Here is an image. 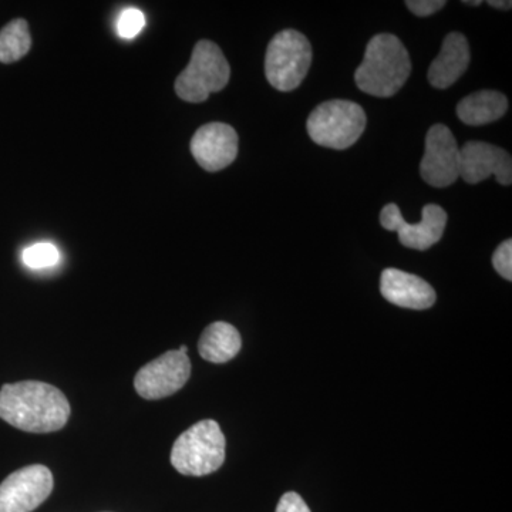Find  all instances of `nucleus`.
Segmentation results:
<instances>
[{
    "instance_id": "1",
    "label": "nucleus",
    "mask_w": 512,
    "mask_h": 512,
    "mask_svg": "<svg viewBox=\"0 0 512 512\" xmlns=\"http://www.w3.org/2000/svg\"><path fill=\"white\" fill-rule=\"evenodd\" d=\"M70 403L49 383L18 382L0 389V419L28 433L62 430L70 417Z\"/></svg>"
},
{
    "instance_id": "2",
    "label": "nucleus",
    "mask_w": 512,
    "mask_h": 512,
    "mask_svg": "<svg viewBox=\"0 0 512 512\" xmlns=\"http://www.w3.org/2000/svg\"><path fill=\"white\" fill-rule=\"evenodd\" d=\"M412 74V60L399 37L382 33L367 43L363 62L357 67L355 82L373 97H393Z\"/></svg>"
},
{
    "instance_id": "3",
    "label": "nucleus",
    "mask_w": 512,
    "mask_h": 512,
    "mask_svg": "<svg viewBox=\"0 0 512 512\" xmlns=\"http://www.w3.org/2000/svg\"><path fill=\"white\" fill-rule=\"evenodd\" d=\"M225 436L215 420H202L184 431L171 450V464L183 476L202 477L220 470Z\"/></svg>"
},
{
    "instance_id": "4",
    "label": "nucleus",
    "mask_w": 512,
    "mask_h": 512,
    "mask_svg": "<svg viewBox=\"0 0 512 512\" xmlns=\"http://www.w3.org/2000/svg\"><path fill=\"white\" fill-rule=\"evenodd\" d=\"M366 123L365 110L359 104L349 100H330L312 111L306 128L318 146L346 150L362 137Z\"/></svg>"
},
{
    "instance_id": "5",
    "label": "nucleus",
    "mask_w": 512,
    "mask_h": 512,
    "mask_svg": "<svg viewBox=\"0 0 512 512\" xmlns=\"http://www.w3.org/2000/svg\"><path fill=\"white\" fill-rule=\"evenodd\" d=\"M231 67L220 47L211 40H200L194 47L190 63L175 80V92L188 103H202L212 93L225 89Z\"/></svg>"
},
{
    "instance_id": "6",
    "label": "nucleus",
    "mask_w": 512,
    "mask_h": 512,
    "mask_svg": "<svg viewBox=\"0 0 512 512\" xmlns=\"http://www.w3.org/2000/svg\"><path fill=\"white\" fill-rule=\"evenodd\" d=\"M311 64L312 46L306 36L298 30H282L266 49V80L279 92H292L301 86Z\"/></svg>"
},
{
    "instance_id": "7",
    "label": "nucleus",
    "mask_w": 512,
    "mask_h": 512,
    "mask_svg": "<svg viewBox=\"0 0 512 512\" xmlns=\"http://www.w3.org/2000/svg\"><path fill=\"white\" fill-rule=\"evenodd\" d=\"M53 491V474L42 464L23 467L0 484V512H32Z\"/></svg>"
},
{
    "instance_id": "8",
    "label": "nucleus",
    "mask_w": 512,
    "mask_h": 512,
    "mask_svg": "<svg viewBox=\"0 0 512 512\" xmlns=\"http://www.w3.org/2000/svg\"><path fill=\"white\" fill-rule=\"evenodd\" d=\"M191 376L187 355L170 350L138 370L134 387L143 399L160 400L183 389Z\"/></svg>"
},
{
    "instance_id": "9",
    "label": "nucleus",
    "mask_w": 512,
    "mask_h": 512,
    "mask_svg": "<svg viewBox=\"0 0 512 512\" xmlns=\"http://www.w3.org/2000/svg\"><path fill=\"white\" fill-rule=\"evenodd\" d=\"M380 224L387 231H396L404 247L426 251L443 237L447 212L440 205L427 204L421 212L419 224L412 225L404 220L396 204H387L380 212Z\"/></svg>"
},
{
    "instance_id": "10",
    "label": "nucleus",
    "mask_w": 512,
    "mask_h": 512,
    "mask_svg": "<svg viewBox=\"0 0 512 512\" xmlns=\"http://www.w3.org/2000/svg\"><path fill=\"white\" fill-rule=\"evenodd\" d=\"M420 174L434 188H446L460 177V148L450 128L444 124H436L427 133Z\"/></svg>"
},
{
    "instance_id": "11",
    "label": "nucleus",
    "mask_w": 512,
    "mask_h": 512,
    "mask_svg": "<svg viewBox=\"0 0 512 512\" xmlns=\"http://www.w3.org/2000/svg\"><path fill=\"white\" fill-rule=\"evenodd\" d=\"M491 175L501 185L512 183V160L503 148L483 141H468L460 150V177L468 184H478Z\"/></svg>"
},
{
    "instance_id": "12",
    "label": "nucleus",
    "mask_w": 512,
    "mask_h": 512,
    "mask_svg": "<svg viewBox=\"0 0 512 512\" xmlns=\"http://www.w3.org/2000/svg\"><path fill=\"white\" fill-rule=\"evenodd\" d=\"M191 153L205 171L224 170L238 156L237 131L225 123L205 124L192 137Z\"/></svg>"
},
{
    "instance_id": "13",
    "label": "nucleus",
    "mask_w": 512,
    "mask_h": 512,
    "mask_svg": "<svg viewBox=\"0 0 512 512\" xmlns=\"http://www.w3.org/2000/svg\"><path fill=\"white\" fill-rule=\"evenodd\" d=\"M383 298L400 308L424 311L436 302V291L419 276L407 274L396 268L384 269L380 276Z\"/></svg>"
},
{
    "instance_id": "14",
    "label": "nucleus",
    "mask_w": 512,
    "mask_h": 512,
    "mask_svg": "<svg viewBox=\"0 0 512 512\" xmlns=\"http://www.w3.org/2000/svg\"><path fill=\"white\" fill-rule=\"evenodd\" d=\"M470 60V46L466 36L458 32L450 33L443 40L439 56L431 63L427 79L436 89H448L466 73Z\"/></svg>"
},
{
    "instance_id": "15",
    "label": "nucleus",
    "mask_w": 512,
    "mask_h": 512,
    "mask_svg": "<svg viewBox=\"0 0 512 512\" xmlns=\"http://www.w3.org/2000/svg\"><path fill=\"white\" fill-rule=\"evenodd\" d=\"M508 100L495 90H481L458 103L457 116L467 126H484L500 120L507 113Z\"/></svg>"
},
{
    "instance_id": "16",
    "label": "nucleus",
    "mask_w": 512,
    "mask_h": 512,
    "mask_svg": "<svg viewBox=\"0 0 512 512\" xmlns=\"http://www.w3.org/2000/svg\"><path fill=\"white\" fill-rule=\"evenodd\" d=\"M242 348L241 335L237 328L227 322L211 323L202 332L198 350L202 359L211 363H227L238 355Z\"/></svg>"
},
{
    "instance_id": "17",
    "label": "nucleus",
    "mask_w": 512,
    "mask_h": 512,
    "mask_svg": "<svg viewBox=\"0 0 512 512\" xmlns=\"http://www.w3.org/2000/svg\"><path fill=\"white\" fill-rule=\"evenodd\" d=\"M32 47L29 25L26 20L15 19L0 30V62L15 63L28 55Z\"/></svg>"
},
{
    "instance_id": "18",
    "label": "nucleus",
    "mask_w": 512,
    "mask_h": 512,
    "mask_svg": "<svg viewBox=\"0 0 512 512\" xmlns=\"http://www.w3.org/2000/svg\"><path fill=\"white\" fill-rule=\"evenodd\" d=\"M23 264L30 269L52 268L59 264L60 252L53 244H35L26 248L22 254Z\"/></svg>"
},
{
    "instance_id": "19",
    "label": "nucleus",
    "mask_w": 512,
    "mask_h": 512,
    "mask_svg": "<svg viewBox=\"0 0 512 512\" xmlns=\"http://www.w3.org/2000/svg\"><path fill=\"white\" fill-rule=\"evenodd\" d=\"M146 26L143 12L136 8L124 9L117 20V33L121 39H134Z\"/></svg>"
},
{
    "instance_id": "20",
    "label": "nucleus",
    "mask_w": 512,
    "mask_h": 512,
    "mask_svg": "<svg viewBox=\"0 0 512 512\" xmlns=\"http://www.w3.org/2000/svg\"><path fill=\"white\" fill-rule=\"evenodd\" d=\"M493 265L498 272L507 281H512V241L507 239L503 244L495 249L493 255Z\"/></svg>"
},
{
    "instance_id": "21",
    "label": "nucleus",
    "mask_w": 512,
    "mask_h": 512,
    "mask_svg": "<svg viewBox=\"0 0 512 512\" xmlns=\"http://www.w3.org/2000/svg\"><path fill=\"white\" fill-rule=\"evenodd\" d=\"M447 5L446 0H407L406 6L416 16L420 18H427V16L434 15Z\"/></svg>"
},
{
    "instance_id": "22",
    "label": "nucleus",
    "mask_w": 512,
    "mask_h": 512,
    "mask_svg": "<svg viewBox=\"0 0 512 512\" xmlns=\"http://www.w3.org/2000/svg\"><path fill=\"white\" fill-rule=\"evenodd\" d=\"M276 512H311L308 504L303 501L301 495L296 493H286L279 500Z\"/></svg>"
},
{
    "instance_id": "23",
    "label": "nucleus",
    "mask_w": 512,
    "mask_h": 512,
    "mask_svg": "<svg viewBox=\"0 0 512 512\" xmlns=\"http://www.w3.org/2000/svg\"><path fill=\"white\" fill-rule=\"evenodd\" d=\"M488 5L493 6L495 9H501V10H510L512 8V3L510 0H490L488 2Z\"/></svg>"
},
{
    "instance_id": "24",
    "label": "nucleus",
    "mask_w": 512,
    "mask_h": 512,
    "mask_svg": "<svg viewBox=\"0 0 512 512\" xmlns=\"http://www.w3.org/2000/svg\"><path fill=\"white\" fill-rule=\"evenodd\" d=\"M481 0H476V2H468V0H463V5H468V6H480L481 5Z\"/></svg>"
},
{
    "instance_id": "25",
    "label": "nucleus",
    "mask_w": 512,
    "mask_h": 512,
    "mask_svg": "<svg viewBox=\"0 0 512 512\" xmlns=\"http://www.w3.org/2000/svg\"><path fill=\"white\" fill-rule=\"evenodd\" d=\"M178 352L184 353V355H187L188 348L187 346H181L180 349H178Z\"/></svg>"
}]
</instances>
